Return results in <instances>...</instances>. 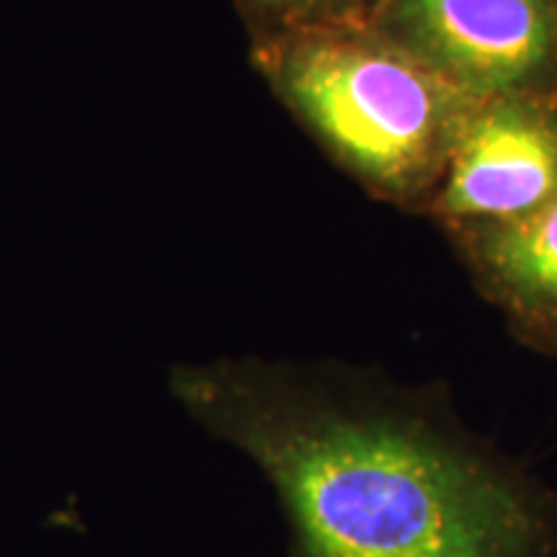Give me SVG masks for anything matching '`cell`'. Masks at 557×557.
I'll return each instance as SVG.
<instances>
[{
  "label": "cell",
  "instance_id": "obj_1",
  "mask_svg": "<svg viewBox=\"0 0 557 557\" xmlns=\"http://www.w3.org/2000/svg\"><path fill=\"white\" fill-rule=\"evenodd\" d=\"M184 393L267 475L297 557H557V493L410 393L253 369Z\"/></svg>",
  "mask_w": 557,
  "mask_h": 557
},
{
  "label": "cell",
  "instance_id": "obj_2",
  "mask_svg": "<svg viewBox=\"0 0 557 557\" xmlns=\"http://www.w3.org/2000/svg\"><path fill=\"white\" fill-rule=\"evenodd\" d=\"M261 58L354 176L395 205L426 209L470 96L369 21L267 37Z\"/></svg>",
  "mask_w": 557,
  "mask_h": 557
},
{
  "label": "cell",
  "instance_id": "obj_3",
  "mask_svg": "<svg viewBox=\"0 0 557 557\" xmlns=\"http://www.w3.org/2000/svg\"><path fill=\"white\" fill-rule=\"evenodd\" d=\"M369 24L470 99L557 96V0H374Z\"/></svg>",
  "mask_w": 557,
  "mask_h": 557
},
{
  "label": "cell",
  "instance_id": "obj_4",
  "mask_svg": "<svg viewBox=\"0 0 557 557\" xmlns=\"http://www.w3.org/2000/svg\"><path fill=\"white\" fill-rule=\"evenodd\" d=\"M557 194V96L472 99L426 209L451 235L506 225Z\"/></svg>",
  "mask_w": 557,
  "mask_h": 557
},
{
  "label": "cell",
  "instance_id": "obj_5",
  "mask_svg": "<svg viewBox=\"0 0 557 557\" xmlns=\"http://www.w3.org/2000/svg\"><path fill=\"white\" fill-rule=\"evenodd\" d=\"M455 240L513 331L557 351V194L527 218L457 233Z\"/></svg>",
  "mask_w": 557,
  "mask_h": 557
},
{
  "label": "cell",
  "instance_id": "obj_6",
  "mask_svg": "<svg viewBox=\"0 0 557 557\" xmlns=\"http://www.w3.org/2000/svg\"><path fill=\"white\" fill-rule=\"evenodd\" d=\"M246 11L267 26V37L325 24L369 21L374 0H243Z\"/></svg>",
  "mask_w": 557,
  "mask_h": 557
}]
</instances>
